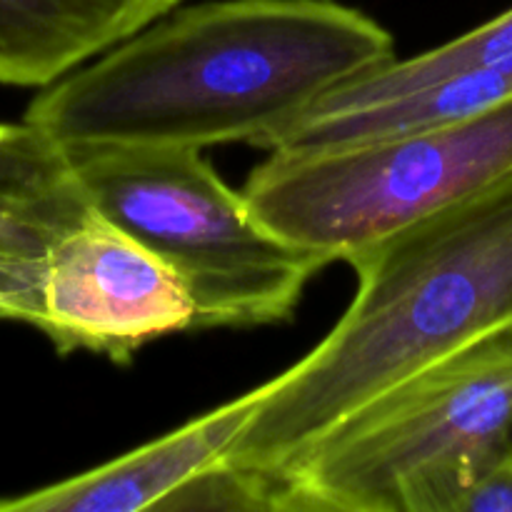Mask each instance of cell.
Returning <instances> with one entry per match:
<instances>
[{"instance_id": "obj_1", "label": "cell", "mask_w": 512, "mask_h": 512, "mask_svg": "<svg viewBox=\"0 0 512 512\" xmlns=\"http://www.w3.org/2000/svg\"><path fill=\"white\" fill-rule=\"evenodd\" d=\"M395 58L393 35L338 0H208L45 85L25 120L65 150H265L320 100Z\"/></svg>"}, {"instance_id": "obj_2", "label": "cell", "mask_w": 512, "mask_h": 512, "mask_svg": "<svg viewBox=\"0 0 512 512\" xmlns=\"http://www.w3.org/2000/svg\"><path fill=\"white\" fill-rule=\"evenodd\" d=\"M323 343L265 383L225 463L275 475L338 420L425 365L512 325V173L360 250Z\"/></svg>"}, {"instance_id": "obj_3", "label": "cell", "mask_w": 512, "mask_h": 512, "mask_svg": "<svg viewBox=\"0 0 512 512\" xmlns=\"http://www.w3.org/2000/svg\"><path fill=\"white\" fill-rule=\"evenodd\" d=\"M512 455V325L398 380L275 475L278 512H455Z\"/></svg>"}, {"instance_id": "obj_4", "label": "cell", "mask_w": 512, "mask_h": 512, "mask_svg": "<svg viewBox=\"0 0 512 512\" xmlns=\"http://www.w3.org/2000/svg\"><path fill=\"white\" fill-rule=\"evenodd\" d=\"M90 205L178 273L195 330L283 323L325 260L275 238L193 148L65 150Z\"/></svg>"}, {"instance_id": "obj_5", "label": "cell", "mask_w": 512, "mask_h": 512, "mask_svg": "<svg viewBox=\"0 0 512 512\" xmlns=\"http://www.w3.org/2000/svg\"><path fill=\"white\" fill-rule=\"evenodd\" d=\"M508 173L512 98L438 128L270 153L240 193L268 233L330 265L348 263Z\"/></svg>"}, {"instance_id": "obj_6", "label": "cell", "mask_w": 512, "mask_h": 512, "mask_svg": "<svg viewBox=\"0 0 512 512\" xmlns=\"http://www.w3.org/2000/svg\"><path fill=\"white\" fill-rule=\"evenodd\" d=\"M195 305L163 258L95 210L48 253L35 328L63 355L128 363L143 345L193 333Z\"/></svg>"}, {"instance_id": "obj_7", "label": "cell", "mask_w": 512, "mask_h": 512, "mask_svg": "<svg viewBox=\"0 0 512 512\" xmlns=\"http://www.w3.org/2000/svg\"><path fill=\"white\" fill-rule=\"evenodd\" d=\"M265 383L128 455L48 488L0 498V512L158 510L183 485L223 463L265 398Z\"/></svg>"}, {"instance_id": "obj_8", "label": "cell", "mask_w": 512, "mask_h": 512, "mask_svg": "<svg viewBox=\"0 0 512 512\" xmlns=\"http://www.w3.org/2000/svg\"><path fill=\"white\" fill-rule=\"evenodd\" d=\"M185 0H0V83L45 88Z\"/></svg>"}, {"instance_id": "obj_9", "label": "cell", "mask_w": 512, "mask_h": 512, "mask_svg": "<svg viewBox=\"0 0 512 512\" xmlns=\"http://www.w3.org/2000/svg\"><path fill=\"white\" fill-rule=\"evenodd\" d=\"M95 208L63 145L23 123H0V258L43 265Z\"/></svg>"}, {"instance_id": "obj_10", "label": "cell", "mask_w": 512, "mask_h": 512, "mask_svg": "<svg viewBox=\"0 0 512 512\" xmlns=\"http://www.w3.org/2000/svg\"><path fill=\"white\" fill-rule=\"evenodd\" d=\"M468 70H508L512 73V8L488 23L448 40L440 48L415 58L390 60L383 68L355 78L320 100L313 110H353L413 93L445 75Z\"/></svg>"}, {"instance_id": "obj_11", "label": "cell", "mask_w": 512, "mask_h": 512, "mask_svg": "<svg viewBox=\"0 0 512 512\" xmlns=\"http://www.w3.org/2000/svg\"><path fill=\"white\" fill-rule=\"evenodd\" d=\"M43 265L0 258V320L38 325Z\"/></svg>"}, {"instance_id": "obj_12", "label": "cell", "mask_w": 512, "mask_h": 512, "mask_svg": "<svg viewBox=\"0 0 512 512\" xmlns=\"http://www.w3.org/2000/svg\"><path fill=\"white\" fill-rule=\"evenodd\" d=\"M455 512H512V455L480 470Z\"/></svg>"}]
</instances>
